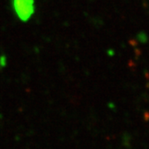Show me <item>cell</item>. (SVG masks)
<instances>
[{
	"label": "cell",
	"instance_id": "1",
	"mask_svg": "<svg viewBox=\"0 0 149 149\" xmlns=\"http://www.w3.org/2000/svg\"><path fill=\"white\" fill-rule=\"evenodd\" d=\"M14 10L20 20L28 21L34 13L33 0H13Z\"/></svg>",
	"mask_w": 149,
	"mask_h": 149
}]
</instances>
